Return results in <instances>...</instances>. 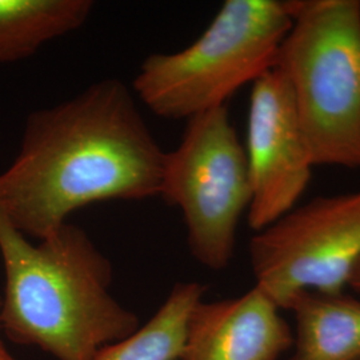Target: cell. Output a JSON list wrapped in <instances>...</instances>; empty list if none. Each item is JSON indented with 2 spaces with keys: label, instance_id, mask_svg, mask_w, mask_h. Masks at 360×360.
Instances as JSON below:
<instances>
[{
  "label": "cell",
  "instance_id": "cell-11",
  "mask_svg": "<svg viewBox=\"0 0 360 360\" xmlns=\"http://www.w3.org/2000/svg\"><path fill=\"white\" fill-rule=\"evenodd\" d=\"M205 290L196 282L175 284L148 322L127 338L101 348L92 360H180L190 314L203 300Z\"/></svg>",
  "mask_w": 360,
  "mask_h": 360
},
{
  "label": "cell",
  "instance_id": "cell-4",
  "mask_svg": "<svg viewBox=\"0 0 360 360\" xmlns=\"http://www.w3.org/2000/svg\"><path fill=\"white\" fill-rule=\"evenodd\" d=\"M276 65L314 166L360 167V1L291 0Z\"/></svg>",
  "mask_w": 360,
  "mask_h": 360
},
{
  "label": "cell",
  "instance_id": "cell-12",
  "mask_svg": "<svg viewBox=\"0 0 360 360\" xmlns=\"http://www.w3.org/2000/svg\"><path fill=\"white\" fill-rule=\"evenodd\" d=\"M348 285H351V287L355 288L356 291H360V262L359 264L356 266L355 271H354V274H352V276H351V281H349Z\"/></svg>",
  "mask_w": 360,
  "mask_h": 360
},
{
  "label": "cell",
  "instance_id": "cell-10",
  "mask_svg": "<svg viewBox=\"0 0 360 360\" xmlns=\"http://www.w3.org/2000/svg\"><path fill=\"white\" fill-rule=\"evenodd\" d=\"M91 0H0V63L28 59L89 20Z\"/></svg>",
  "mask_w": 360,
  "mask_h": 360
},
{
  "label": "cell",
  "instance_id": "cell-7",
  "mask_svg": "<svg viewBox=\"0 0 360 360\" xmlns=\"http://www.w3.org/2000/svg\"><path fill=\"white\" fill-rule=\"evenodd\" d=\"M245 150L251 181L247 220L259 232L295 208L315 167L288 83L278 67L252 83Z\"/></svg>",
  "mask_w": 360,
  "mask_h": 360
},
{
  "label": "cell",
  "instance_id": "cell-6",
  "mask_svg": "<svg viewBox=\"0 0 360 360\" xmlns=\"http://www.w3.org/2000/svg\"><path fill=\"white\" fill-rule=\"evenodd\" d=\"M257 287L282 309L300 292L343 294L360 262V191L319 196L257 232Z\"/></svg>",
  "mask_w": 360,
  "mask_h": 360
},
{
  "label": "cell",
  "instance_id": "cell-14",
  "mask_svg": "<svg viewBox=\"0 0 360 360\" xmlns=\"http://www.w3.org/2000/svg\"><path fill=\"white\" fill-rule=\"evenodd\" d=\"M0 306H1V297H0Z\"/></svg>",
  "mask_w": 360,
  "mask_h": 360
},
{
  "label": "cell",
  "instance_id": "cell-5",
  "mask_svg": "<svg viewBox=\"0 0 360 360\" xmlns=\"http://www.w3.org/2000/svg\"><path fill=\"white\" fill-rule=\"evenodd\" d=\"M159 196L179 207L193 257L207 269H226L251 203L245 146L227 105L187 120L178 148L165 155Z\"/></svg>",
  "mask_w": 360,
  "mask_h": 360
},
{
  "label": "cell",
  "instance_id": "cell-9",
  "mask_svg": "<svg viewBox=\"0 0 360 360\" xmlns=\"http://www.w3.org/2000/svg\"><path fill=\"white\" fill-rule=\"evenodd\" d=\"M287 309L295 318L287 360H360V300L307 291L294 296Z\"/></svg>",
  "mask_w": 360,
  "mask_h": 360
},
{
  "label": "cell",
  "instance_id": "cell-8",
  "mask_svg": "<svg viewBox=\"0 0 360 360\" xmlns=\"http://www.w3.org/2000/svg\"><path fill=\"white\" fill-rule=\"evenodd\" d=\"M281 307L254 285L245 295L193 307L180 360H279L294 334Z\"/></svg>",
  "mask_w": 360,
  "mask_h": 360
},
{
  "label": "cell",
  "instance_id": "cell-13",
  "mask_svg": "<svg viewBox=\"0 0 360 360\" xmlns=\"http://www.w3.org/2000/svg\"><path fill=\"white\" fill-rule=\"evenodd\" d=\"M0 360H16L13 358V355L6 349L3 346V343L0 342Z\"/></svg>",
  "mask_w": 360,
  "mask_h": 360
},
{
  "label": "cell",
  "instance_id": "cell-1",
  "mask_svg": "<svg viewBox=\"0 0 360 360\" xmlns=\"http://www.w3.org/2000/svg\"><path fill=\"white\" fill-rule=\"evenodd\" d=\"M166 153L119 79L27 116L20 148L0 174V211L41 240L83 207L159 196Z\"/></svg>",
  "mask_w": 360,
  "mask_h": 360
},
{
  "label": "cell",
  "instance_id": "cell-2",
  "mask_svg": "<svg viewBox=\"0 0 360 360\" xmlns=\"http://www.w3.org/2000/svg\"><path fill=\"white\" fill-rule=\"evenodd\" d=\"M0 326L13 342L58 360H92L139 328L138 316L110 292L111 262L75 224L34 245L0 211Z\"/></svg>",
  "mask_w": 360,
  "mask_h": 360
},
{
  "label": "cell",
  "instance_id": "cell-3",
  "mask_svg": "<svg viewBox=\"0 0 360 360\" xmlns=\"http://www.w3.org/2000/svg\"><path fill=\"white\" fill-rule=\"evenodd\" d=\"M291 25V0H227L193 44L147 56L134 92L165 119L188 120L223 107L276 65Z\"/></svg>",
  "mask_w": 360,
  "mask_h": 360
}]
</instances>
